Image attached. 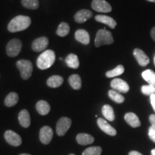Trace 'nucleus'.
<instances>
[{
    "instance_id": "obj_11",
    "label": "nucleus",
    "mask_w": 155,
    "mask_h": 155,
    "mask_svg": "<svg viewBox=\"0 0 155 155\" xmlns=\"http://www.w3.org/2000/svg\"><path fill=\"white\" fill-rule=\"evenodd\" d=\"M133 55L134 56L135 59L137 60V63L141 66H147L150 63V58L147 55V54L142 50L139 49V48H135L134 50Z\"/></svg>"
},
{
    "instance_id": "obj_28",
    "label": "nucleus",
    "mask_w": 155,
    "mask_h": 155,
    "mask_svg": "<svg viewBox=\"0 0 155 155\" xmlns=\"http://www.w3.org/2000/svg\"><path fill=\"white\" fill-rule=\"evenodd\" d=\"M124 71H125L124 67L122 65H119L114 69L107 71L106 73V76L107 78H114L116 76H119V75L123 74V73L124 72Z\"/></svg>"
},
{
    "instance_id": "obj_42",
    "label": "nucleus",
    "mask_w": 155,
    "mask_h": 155,
    "mask_svg": "<svg viewBox=\"0 0 155 155\" xmlns=\"http://www.w3.org/2000/svg\"><path fill=\"white\" fill-rule=\"evenodd\" d=\"M69 155H75V154H70Z\"/></svg>"
},
{
    "instance_id": "obj_20",
    "label": "nucleus",
    "mask_w": 155,
    "mask_h": 155,
    "mask_svg": "<svg viewBox=\"0 0 155 155\" xmlns=\"http://www.w3.org/2000/svg\"><path fill=\"white\" fill-rule=\"evenodd\" d=\"M36 109L40 115L45 116L50 111V106L45 101H39L36 104Z\"/></svg>"
},
{
    "instance_id": "obj_29",
    "label": "nucleus",
    "mask_w": 155,
    "mask_h": 155,
    "mask_svg": "<svg viewBox=\"0 0 155 155\" xmlns=\"http://www.w3.org/2000/svg\"><path fill=\"white\" fill-rule=\"evenodd\" d=\"M70 32V27L69 25L66 22H61L58 26V28L56 33L58 36L65 37L68 35Z\"/></svg>"
},
{
    "instance_id": "obj_14",
    "label": "nucleus",
    "mask_w": 155,
    "mask_h": 155,
    "mask_svg": "<svg viewBox=\"0 0 155 155\" xmlns=\"http://www.w3.org/2000/svg\"><path fill=\"white\" fill-rule=\"evenodd\" d=\"M93 16V13L91 11L88 9H81L78 12L75 13L74 16L75 21L78 23H84L88 19L91 18Z\"/></svg>"
},
{
    "instance_id": "obj_15",
    "label": "nucleus",
    "mask_w": 155,
    "mask_h": 155,
    "mask_svg": "<svg viewBox=\"0 0 155 155\" xmlns=\"http://www.w3.org/2000/svg\"><path fill=\"white\" fill-rule=\"evenodd\" d=\"M124 119L129 126L133 128H137L141 126V121L137 114L132 112L127 113L124 116Z\"/></svg>"
},
{
    "instance_id": "obj_24",
    "label": "nucleus",
    "mask_w": 155,
    "mask_h": 155,
    "mask_svg": "<svg viewBox=\"0 0 155 155\" xmlns=\"http://www.w3.org/2000/svg\"><path fill=\"white\" fill-rule=\"evenodd\" d=\"M102 114L104 115L105 119L108 121H113L115 119V114H114V111L113 108L108 104H106L102 107Z\"/></svg>"
},
{
    "instance_id": "obj_40",
    "label": "nucleus",
    "mask_w": 155,
    "mask_h": 155,
    "mask_svg": "<svg viewBox=\"0 0 155 155\" xmlns=\"http://www.w3.org/2000/svg\"><path fill=\"white\" fill-rule=\"evenodd\" d=\"M19 155H31V154H21Z\"/></svg>"
},
{
    "instance_id": "obj_33",
    "label": "nucleus",
    "mask_w": 155,
    "mask_h": 155,
    "mask_svg": "<svg viewBox=\"0 0 155 155\" xmlns=\"http://www.w3.org/2000/svg\"><path fill=\"white\" fill-rule=\"evenodd\" d=\"M148 135L150 139L152 141H154L155 143V129L152 127H150L149 128L148 130Z\"/></svg>"
},
{
    "instance_id": "obj_36",
    "label": "nucleus",
    "mask_w": 155,
    "mask_h": 155,
    "mask_svg": "<svg viewBox=\"0 0 155 155\" xmlns=\"http://www.w3.org/2000/svg\"><path fill=\"white\" fill-rule=\"evenodd\" d=\"M151 37H152V40L155 42V26L153 27L152 30H151Z\"/></svg>"
},
{
    "instance_id": "obj_25",
    "label": "nucleus",
    "mask_w": 155,
    "mask_h": 155,
    "mask_svg": "<svg viewBox=\"0 0 155 155\" xmlns=\"http://www.w3.org/2000/svg\"><path fill=\"white\" fill-rule=\"evenodd\" d=\"M19 101V96L17 93L12 92L7 95L5 99V104L7 107H12L16 105Z\"/></svg>"
},
{
    "instance_id": "obj_18",
    "label": "nucleus",
    "mask_w": 155,
    "mask_h": 155,
    "mask_svg": "<svg viewBox=\"0 0 155 155\" xmlns=\"http://www.w3.org/2000/svg\"><path fill=\"white\" fill-rule=\"evenodd\" d=\"M19 122L20 125L24 128H28L30 126L31 119L29 112L26 109H23L19 112L18 116Z\"/></svg>"
},
{
    "instance_id": "obj_35",
    "label": "nucleus",
    "mask_w": 155,
    "mask_h": 155,
    "mask_svg": "<svg viewBox=\"0 0 155 155\" xmlns=\"http://www.w3.org/2000/svg\"><path fill=\"white\" fill-rule=\"evenodd\" d=\"M150 102H151V105H152L153 109L155 112V94L151 95L150 96Z\"/></svg>"
},
{
    "instance_id": "obj_6",
    "label": "nucleus",
    "mask_w": 155,
    "mask_h": 155,
    "mask_svg": "<svg viewBox=\"0 0 155 155\" xmlns=\"http://www.w3.org/2000/svg\"><path fill=\"white\" fill-rule=\"evenodd\" d=\"M72 124V121L68 117H62L58 120L56 126V132L58 136H64Z\"/></svg>"
},
{
    "instance_id": "obj_19",
    "label": "nucleus",
    "mask_w": 155,
    "mask_h": 155,
    "mask_svg": "<svg viewBox=\"0 0 155 155\" xmlns=\"http://www.w3.org/2000/svg\"><path fill=\"white\" fill-rule=\"evenodd\" d=\"M76 141L81 145H88L94 143V137L88 134L81 133L76 136Z\"/></svg>"
},
{
    "instance_id": "obj_12",
    "label": "nucleus",
    "mask_w": 155,
    "mask_h": 155,
    "mask_svg": "<svg viewBox=\"0 0 155 155\" xmlns=\"http://www.w3.org/2000/svg\"><path fill=\"white\" fill-rule=\"evenodd\" d=\"M48 44H49V40L46 37H40V38H37L32 42V49L35 52H41L43 51L48 48Z\"/></svg>"
},
{
    "instance_id": "obj_32",
    "label": "nucleus",
    "mask_w": 155,
    "mask_h": 155,
    "mask_svg": "<svg viewBox=\"0 0 155 155\" xmlns=\"http://www.w3.org/2000/svg\"><path fill=\"white\" fill-rule=\"evenodd\" d=\"M141 93L146 96H151V95L155 94V86L152 85H146L142 86L141 88Z\"/></svg>"
},
{
    "instance_id": "obj_8",
    "label": "nucleus",
    "mask_w": 155,
    "mask_h": 155,
    "mask_svg": "<svg viewBox=\"0 0 155 155\" xmlns=\"http://www.w3.org/2000/svg\"><path fill=\"white\" fill-rule=\"evenodd\" d=\"M92 8L98 12L108 13L111 12V6L104 0H93L91 3Z\"/></svg>"
},
{
    "instance_id": "obj_17",
    "label": "nucleus",
    "mask_w": 155,
    "mask_h": 155,
    "mask_svg": "<svg viewBox=\"0 0 155 155\" xmlns=\"http://www.w3.org/2000/svg\"><path fill=\"white\" fill-rule=\"evenodd\" d=\"M95 19H96V21H97V22L106 25L111 29L115 28L116 25H117V23H116V21L112 17L106 16V15H96L95 17Z\"/></svg>"
},
{
    "instance_id": "obj_13",
    "label": "nucleus",
    "mask_w": 155,
    "mask_h": 155,
    "mask_svg": "<svg viewBox=\"0 0 155 155\" xmlns=\"http://www.w3.org/2000/svg\"><path fill=\"white\" fill-rule=\"evenodd\" d=\"M97 124H98V127L101 129V130H102L106 134L114 137V136H116V134H117L116 129L104 119L98 118V120H97Z\"/></svg>"
},
{
    "instance_id": "obj_4",
    "label": "nucleus",
    "mask_w": 155,
    "mask_h": 155,
    "mask_svg": "<svg viewBox=\"0 0 155 155\" xmlns=\"http://www.w3.org/2000/svg\"><path fill=\"white\" fill-rule=\"evenodd\" d=\"M17 68L20 72L21 77L24 80H28L33 71V66L31 61L28 60H19L16 63Z\"/></svg>"
},
{
    "instance_id": "obj_21",
    "label": "nucleus",
    "mask_w": 155,
    "mask_h": 155,
    "mask_svg": "<svg viewBox=\"0 0 155 155\" xmlns=\"http://www.w3.org/2000/svg\"><path fill=\"white\" fill-rule=\"evenodd\" d=\"M65 61L68 66L73 69H77L79 67V65H80L78 58V56L75 54H69L66 58H65Z\"/></svg>"
},
{
    "instance_id": "obj_1",
    "label": "nucleus",
    "mask_w": 155,
    "mask_h": 155,
    "mask_svg": "<svg viewBox=\"0 0 155 155\" xmlns=\"http://www.w3.org/2000/svg\"><path fill=\"white\" fill-rule=\"evenodd\" d=\"M31 25L30 17L18 15L9 22L7 29L10 32H17L28 29Z\"/></svg>"
},
{
    "instance_id": "obj_5",
    "label": "nucleus",
    "mask_w": 155,
    "mask_h": 155,
    "mask_svg": "<svg viewBox=\"0 0 155 155\" xmlns=\"http://www.w3.org/2000/svg\"><path fill=\"white\" fill-rule=\"evenodd\" d=\"M22 44L19 39H12L8 42L6 48L7 54L9 57H17L20 53Z\"/></svg>"
},
{
    "instance_id": "obj_37",
    "label": "nucleus",
    "mask_w": 155,
    "mask_h": 155,
    "mask_svg": "<svg viewBox=\"0 0 155 155\" xmlns=\"http://www.w3.org/2000/svg\"><path fill=\"white\" fill-rule=\"evenodd\" d=\"M129 155H143V154H141L140 152H137V151H131V152L129 153Z\"/></svg>"
},
{
    "instance_id": "obj_38",
    "label": "nucleus",
    "mask_w": 155,
    "mask_h": 155,
    "mask_svg": "<svg viewBox=\"0 0 155 155\" xmlns=\"http://www.w3.org/2000/svg\"><path fill=\"white\" fill-rule=\"evenodd\" d=\"M151 154H152V155H155V148L153 149V150L151 151Z\"/></svg>"
},
{
    "instance_id": "obj_41",
    "label": "nucleus",
    "mask_w": 155,
    "mask_h": 155,
    "mask_svg": "<svg viewBox=\"0 0 155 155\" xmlns=\"http://www.w3.org/2000/svg\"><path fill=\"white\" fill-rule=\"evenodd\" d=\"M154 65H155V56L154 57Z\"/></svg>"
},
{
    "instance_id": "obj_7",
    "label": "nucleus",
    "mask_w": 155,
    "mask_h": 155,
    "mask_svg": "<svg viewBox=\"0 0 155 155\" xmlns=\"http://www.w3.org/2000/svg\"><path fill=\"white\" fill-rule=\"evenodd\" d=\"M111 87L113 90L119 92L120 94L121 93L126 94V93L129 92V89H130L129 84L121 78H114V80H112L111 82Z\"/></svg>"
},
{
    "instance_id": "obj_10",
    "label": "nucleus",
    "mask_w": 155,
    "mask_h": 155,
    "mask_svg": "<svg viewBox=\"0 0 155 155\" xmlns=\"http://www.w3.org/2000/svg\"><path fill=\"white\" fill-rule=\"evenodd\" d=\"M53 137V131L48 126L42 127L40 131V140L42 144H48L51 141Z\"/></svg>"
},
{
    "instance_id": "obj_27",
    "label": "nucleus",
    "mask_w": 155,
    "mask_h": 155,
    "mask_svg": "<svg viewBox=\"0 0 155 155\" xmlns=\"http://www.w3.org/2000/svg\"><path fill=\"white\" fill-rule=\"evenodd\" d=\"M108 97H109L113 101L117 103V104H122L125 101L124 97L120 94L119 92L116 91L115 90H110L108 91Z\"/></svg>"
},
{
    "instance_id": "obj_2",
    "label": "nucleus",
    "mask_w": 155,
    "mask_h": 155,
    "mask_svg": "<svg viewBox=\"0 0 155 155\" xmlns=\"http://www.w3.org/2000/svg\"><path fill=\"white\" fill-rule=\"evenodd\" d=\"M55 61V53L51 50L44 51L37 60V65L40 70L49 68Z\"/></svg>"
},
{
    "instance_id": "obj_39",
    "label": "nucleus",
    "mask_w": 155,
    "mask_h": 155,
    "mask_svg": "<svg viewBox=\"0 0 155 155\" xmlns=\"http://www.w3.org/2000/svg\"><path fill=\"white\" fill-rule=\"evenodd\" d=\"M147 1L150 2H154V3H155V0H147Z\"/></svg>"
},
{
    "instance_id": "obj_26",
    "label": "nucleus",
    "mask_w": 155,
    "mask_h": 155,
    "mask_svg": "<svg viewBox=\"0 0 155 155\" xmlns=\"http://www.w3.org/2000/svg\"><path fill=\"white\" fill-rule=\"evenodd\" d=\"M141 76L149 83V85L155 86V73L154 71L150 69L146 70L141 73Z\"/></svg>"
},
{
    "instance_id": "obj_16",
    "label": "nucleus",
    "mask_w": 155,
    "mask_h": 155,
    "mask_svg": "<svg viewBox=\"0 0 155 155\" xmlns=\"http://www.w3.org/2000/svg\"><path fill=\"white\" fill-rule=\"evenodd\" d=\"M75 38L77 41L83 45H88L90 42V36L86 30L80 29L75 33Z\"/></svg>"
},
{
    "instance_id": "obj_31",
    "label": "nucleus",
    "mask_w": 155,
    "mask_h": 155,
    "mask_svg": "<svg viewBox=\"0 0 155 155\" xmlns=\"http://www.w3.org/2000/svg\"><path fill=\"white\" fill-rule=\"evenodd\" d=\"M102 153V149L100 147H91L87 148L83 152V155H101Z\"/></svg>"
},
{
    "instance_id": "obj_22",
    "label": "nucleus",
    "mask_w": 155,
    "mask_h": 155,
    "mask_svg": "<svg viewBox=\"0 0 155 155\" xmlns=\"http://www.w3.org/2000/svg\"><path fill=\"white\" fill-rule=\"evenodd\" d=\"M68 82L70 86L75 90H79L81 88L82 86V81L80 75L78 74H73L69 77Z\"/></svg>"
},
{
    "instance_id": "obj_34",
    "label": "nucleus",
    "mask_w": 155,
    "mask_h": 155,
    "mask_svg": "<svg viewBox=\"0 0 155 155\" xmlns=\"http://www.w3.org/2000/svg\"><path fill=\"white\" fill-rule=\"evenodd\" d=\"M150 121L151 127H152L155 129V114H151L150 116Z\"/></svg>"
},
{
    "instance_id": "obj_23",
    "label": "nucleus",
    "mask_w": 155,
    "mask_h": 155,
    "mask_svg": "<svg viewBox=\"0 0 155 155\" xmlns=\"http://www.w3.org/2000/svg\"><path fill=\"white\" fill-rule=\"evenodd\" d=\"M63 78L60 75H53L47 81V85L50 88H58L63 84Z\"/></svg>"
},
{
    "instance_id": "obj_9",
    "label": "nucleus",
    "mask_w": 155,
    "mask_h": 155,
    "mask_svg": "<svg viewBox=\"0 0 155 155\" xmlns=\"http://www.w3.org/2000/svg\"><path fill=\"white\" fill-rule=\"evenodd\" d=\"M5 139L7 142L12 146L19 147L22 144V139L18 134L14 131L7 130L5 133Z\"/></svg>"
},
{
    "instance_id": "obj_3",
    "label": "nucleus",
    "mask_w": 155,
    "mask_h": 155,
    "mask_svg": "<svg viewBox=\"0 0 155 155\" xmlns=\"http://www.w3.org/2000/svg\"><path fill=\"white\" fill-rule=\"evenodd\" d=\"M114 38L110 31L104 30H99L97 32L96 38H95V46L96 48L101 47L106 45H111L114 42Z\"/></svg>"
},
{
    "instance_id": "obj_30",
    "label": "nucleus",
    "mask_w": 155,
    "mask_h": 155,
    "mask_svg": "<svg viewBox=\"0 0 155 155\" xmlns=\"http://www.w3.org/2000/svg\"><path fill=\"white\" fill-rule=\"evenodd\" d=\"M21 3L27 9H37L39 7V0H21Z\"/></svg>"
}]
</instances>
